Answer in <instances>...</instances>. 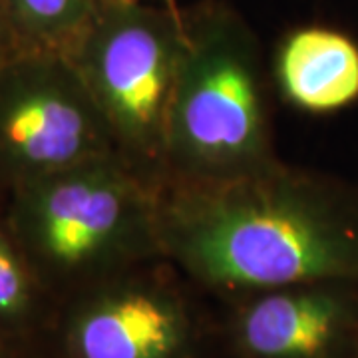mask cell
Segmentation results:
<instances>
[{"mask_svg": "<svg viewBox=\"0 0 358 358\" xmlns=\"http://www.w3.org/2000/svg\"><path fill=\"white\" fill-rule=\"evenodd\" d=\"M162 257L217 303L308 281L358 285V187L277 162L157 187Z\"/></svg>", "mask_w": 358, "mask_h": 358, "instance_id": "6da1fadb", "label": "cell"}, {"mask_svg": "<svg viewBox=\"0 0 358 358\" xmlns=\"http://www.w3.org/2000/svg\"><path fill=\"white\" fill-rule=\"evenodd\" d=\"M166 140V181L207 183L279 162L263 50L253 28L221 0L181 10Z\"/></svg>", "mask_w": 358, "mask_h": 358, "instance_id": "7a4b0ae2", "label": "cell"}, {"mask_svg": "<svg viewBox=\"0 0 358 358\" xmlns=\"http://www.w3.org/2000/svg\"><path fill=\"white\" fill-rule=\"evenodd\" d=\"M0 215L56 305L162 257L157 187L117 154L16 187L0 199Z\"/></svg>", "mask_w": 358, "mask_h": 358, "instance_id": "3957f363", "label": "cell"}, {"mask_svg": "<svg viewBox=\"0 0 358 358\" xmlns=\"http://www.w3.org/2000/svg\"><path fill=\"white\" fill-rule=\"evenodd\" d=\"M181 38L179 8L106 0L64 52L102 114L115 152L154 187L166 179Z\"/></svg>", "mask_w": 358, "mask_h": 358, "instance_id": "277c9868", "label": "cell"}, {"mask_svg": "<svg viewBox=\"0 0 358 358\" xmlns=\"http://www.w3.org/2000/svg\"><path fill=\"white\" fill-rule=\"evenodd\" d=\"M164 257L124 268L56 305L52 358H219L217 313Z\"/></svg>", "mask_w": 358, "mask_h": 358, "instance_id": "5b68a950", "label": "cell"}, {"mask_svg": "<svg viewBox=\"0 0 358 358\" xmlns=\"http://www.w3.org/2000/svg\"><path fill=\"white\" fill-rule=\"evenodd\" d=\"M108 154H117L110 129L66 54L14 50L4 58L0 199L34 179Z\"/></svg>", "mask_w": 358, "mask_h": 358, "instance_id": "8992f818", "label": "cell"}, {"mask_svg": "<svg viewBox=\"0 0 358 358\" xmlns=\"http://www.w3.org/2000/svg\"><path fill=\"white\" fill-rule=\"evenodd\" d=\"M219 358H357L358 285L308 281L219 303Z\"/></svg>", "mask_w": 358, "mask_h": 358, "instance_id": "52a82bcc", "label": "cell"}, {"mask_svg": "<svg viewBox=\"0 0 358 358\" xmlns=\"http://www.w3.org/2000/svg\"><path fill=\"white\" fill-rule=\"evenodd\" d=\"M271 80L301 112L345 110L358 100V42L331 26H299L279 42Z\"/></svg>", "mask_w": 358, "mask_h": 358, "instance_id": "ba28073f", "label": "cell"}, {"mask_svg": "<svg viewBox=\"0 0 358 358\" xmlns=\"http://www.w3.org/2000/svg\"><path fill=\"white\" fill-rule=\"evenodd\" d=\"M54 310L56 303L0 215V336L44 343Z\"/></svg>", "mask_w": 358, "mask_h": 358, "instance_id": "9c48e42d", "label": "cell"}, {"mask_svg": "<svg viewBox=\"0 0 358 358\" xmlns=\"http://www.w3.org/2000/svg\"><path fill=\"white\" fill-rule=\"evenodd\" d=\"M106 0H6V26L16 52H62Z\"/></svg>", "mask_w": 358, "mask_h": 358, "instance_id": "30bf717a", "label": "cell"}, {"mask_svg": "<svg viewBox=\"0 0 358 358\" xmlns=\"http://www.w3.org/2000/svg\"><path fill=\"white\" fill-rule=\"evenodd\" d=\"M0 358H52L42 341H16L0 336Z\"/></svg>", "mask_w": 358, "mask_h": 358, "instance_id": "8fae6325", "label": "cell"}, {"mask_svg": "<svg viewBox=\"0 0 358 358\" xmlns=\"http://www.w3.org/2000/svg\"><path fill=\"white\" fill-rule=\"evenodd\" d=\"M0 38H6L10 42L8 26H6V0H0ZM10 44H13V42H10Z\"/></svg>", "mask_w": 358, "mask_h": 358, "instance_id": "7c38bea8", "label": "cell"}, {"mask_svg": "<svg viewBox=\"0 0 358 358\" xmlns=\"http://www.w3.org/2000/svg\"><path fill=\"white\" fill-rule=\"evenodd\" d=\"M14 48H13V44L8 42L6 38H0V64L4 62V58L8 56V54H13Z\"/></svg>", "mask_w": 358, "mask_h": 358, "instance_id": "4fadbf2b", "label": "cell"}, {"mask_svg": "<svg viewBox=\"0 0 358 358\" xmlns=\"http://www.w3.org/2000/svg\"><path fill=\"white\" fill-rule=\"evenodd\" d=\"M138 2H152V4H164V6H169V8H178L176 0H138Z\"/></svg>", "mask_w": 358, "mask_h": 358, "instance_id": "5bb4252c", "label": "cell"}, {"mask_svg": "<svg viewBox=\"0 0 358 358\" xmlns=\"http://www.w3.org/2000/svg\"><path fill=\"white\" fill-rule=\"evenodd\" d=\"M357 358H358V357H357Z\"/></svg>", "mask_w": 358, "mask_h": 358, "instance_id": "9a60e30c", "label": "cell"}]
</instances>
